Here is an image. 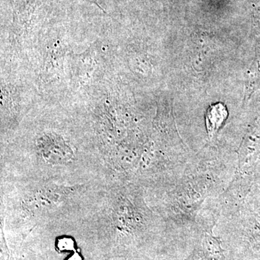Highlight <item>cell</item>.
<instances>
[{"label": "cell", "mask_w": 260, "mask_h": 260, "mask_svg": "<svg viewBox=\"0 0 260 260\" xmlns=\"http://www.w3.org/2000/svg\"><path fill=\"white\" fill-rule=\"evenodd\" d=\"M230 155H191L181 172L143 188L147 203L161 217L167 232H196L198 216L207 200L220 196L237 172L238 158Z\"/></svg>", "instance_id": "obj_1"}, {"label": "cell", "mask_w": 260, "mask_h": 260, "mask_svg": "<svg viewBox=\"0 0 260 260\" xmlns=\"http://www.w3.org/2000/svg\"><path fill=\"white\" fill-rule=\"evenodd\" d=\"M104 184L2 181V219L9 229L34 230L73 218L93 201Z\"/></svg>", "instance_id": "obj_2"}, {"label": "cell", "mask_w": 260, "mask_h": 260, "mask_svg": "<svg viewBox=\"0 0 260 260\" xmlns=\"http://www.w3.org/2000/svg\"><path fill=\"white\" fill-rule=\"evenodd\" d=\"M254 182V174L236 172L225 190L214 199L220 210V217L231 216L242 209L250 194Z\"/></svg>", "instance_id": "obj_3"}, {"label": "cell", "mask_w": 260, "mask_h": 260, "mask_svg": "<svg viewBox=\"0 0 260 260\" xmlns=\"http://www.w3.org/2000/svg\"><path fill=\"white\" fill-rule=\"evenodd\" d=\"M229 116L226 107L221 103L210 106L205 113V127L210 141L223 127Z\"/></svg>", "instance_id": "obj_4"}]
</instances>
